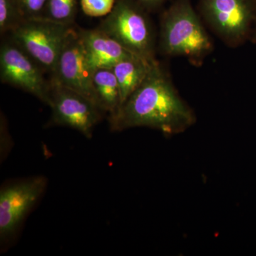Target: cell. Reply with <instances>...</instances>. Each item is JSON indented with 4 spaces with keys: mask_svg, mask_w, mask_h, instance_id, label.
Instances as JSON below:
<instances>
[{
    "mask_svg": "<svg viewBox=\"0 0 256 256\" xmlns=\"http://www.w3.org/2000/svg\"><path fill=\"white\" fill-rule=\"evenodd\" d=\"M196 120L194 112L181 98L158 62L117 112L109 117L112 131L146 127L166 136L185 132Z\"/></svg>",
    "mask_w": 256,
    "mask_h": 256,
    "instance_id": "cell-1",
    "label": "cell"
},
{
    "mask_svg": "<svg viewBox=\"0 0 256 256\" xmlns=\"http://www.w3.org/2000/svg\"><path fill=\"white\" fill-rule=\"evenodd\" d=\"M161 48L166 54L192 60L210 53L212 44L190 3L181 2L165 15L161 30Z\"/></svg>",
    "mask_w": 256,
    "mask_h": 256,
    "instance_id": "cell-2",
    "label": "cell"
},
{
    "mask_svg": "<svg viewBox=\"0 0 256 256\" xmlns=\"http://www.w3.org/2000/svg\"><path fill=\"white\" fill-rule=\"evenodd\" d=\"M72 25L45 18H26L12 31L13 41L38 64L52 74Z\"/></svg>",
    "mask_w": 256,
    "mask_h": 256,
    "instance_id": "cell-3",
    "label": "cell"
},
{
    "mask_svg": "<svg viewBox=\"0 0 256 256\" xmlns=\"http://www.w3.org/2000/svg\"><path fill=\"white\" fill-rule=\"evenodd\" d=\"M48 180L44 176L16 180L0 190L1 247L14 238L32 208L46 190Z\"/></svg>",
    "mask_w": 256,
    "mask_h": 256,
    "instance_id": "cell-4",
    "label": "cell"
},
{
    "mask_svg": "<svg viewBox=\"0 0 256 256\" xmlns=\"http://www.w3.org/2000/svg\"><path fill=\"white\" fill-rule=\"evenodd\" d=\"M52 117L48 126H66L82 133L88 139L102 120L104 112L94 101L73 89L50 80Z\"/></svg>",
    "mask_w": 256,
    "mask_h": 256,
    "instance_id": "cell-5",
    "label": "cell"
},
{
    "mask_svg": "<svg viewBox=\"0 0 256 256\" xmlns=\"http://www.w3.org/2000/svg\"><path fill=\"white\" fill-rule=\"evenodd\" d=\"M99 28L133 53L146 60H156L149 24L144 15L128 2L121 0L114 5Z\"/></svg>",
    "mask_w": 256,
    "mask_h": 256,
    "instance_id": "cell-6",
    "label": "cell"
},
{
    "mask_svg": "<svg viewBox=\"0 0 256 256\" xmlns=\"http://www.w3.org/2000/svg\"><path fill=\"white\" fill-rule=\"evenodd\" d=\"M94 72L80 30L72 26L66 37L52 79L86 96L100 107L92 85Z\"/></svg>",
    "mask_w": 256,
    "mask_h": 256,
    "instance_id": "cell-7",
    "label": "cell"
},
{
    "mask_svg": "<svg viewBox=\"0 0 256 256\" xmlns=\"http://www.w3.org/2000/svg\"><path fill=\"white\" fill-rule=\"evenodd\" d=\"M36 60L15 42H5L0 50V78L4 84L22 89L48 106L50 82L45 80Z\"/></svg>",
    "mask_w": 256,
    "mask_h": 256,
    "instance_id": "cell-8",
    "label": "cell"
},
{
    "mask_svg": "<svg viewBox=\"0 0 256 256\" xmlns=\"http://www.w3.org/2000/svg\"><path fill=\"white\" fill-rule=\"evenodd\" d=\"M207 20L220 36L233 43L242 38L250 20V11L245 0H204Z\"/></svg>",
    "mask_w": 256,
    "mask_h": 256,
    "instance_id": "cell-9",
    "label": "cell"
},
{
    "mask_svg": "<svg viewBox=\"0 0 256 256\" xmlns=\"http://www.w3.org/2000/svg\"><path fill=\"white\" fill-rule=\"evenodd\" d=\"M80 30L89 63L94 70L98 68H112L122 60L141 57L99 28Z\"/></svg>",
    "mask_w": 256,
    "mask_h": 256,
    "instance_id": "cell-10",
    "label": "cell"
},
{
    "mask_svg": "<svg viewBox=\"0 0 256 256\" xmlns=\"http://www.w3.org/2000/svg\"><path fill=\"white\" fill-rule=\"evenodd\" d=\"M156 62L138 56L114 66L112 70L118 82L121 105L142 84Z\"/></svg>",
    "mask_w": 256,
    "mask_h": 256,
    "instance_id": "cell-11",
    "label": "cell"
},
{
    "mask_svg": "<svg viewBox=\"0 0 256 256\" xmlns=\"http://www.w3.org/2000/svg\"><path fill=\"white\" fill-rule=\"evenodd\" d=\"M92 85L98 102L109 117L114 116L121 106L118 82L112 68L96 69L92 76Z\"/></svg>",
    "mask_w": 256,
    "mask_h": 256,
    "instance_id": "cell-12",
    "label": "cell"
},
{
    "mask_svg": "<svg viewBox=\"0 0 256 256\" xmlns=\"http://www.w3.org/2000/svg\"><path fill=\"white\" fill-rule=\"evenodd\" d=\"M76 0H47L45 14L42 18L52 21L73 24L76 14Z\"/></svg>",
    "mask_w": 256,
    "mask_h": 256,
    "instance_id": "cell-13",
    "label": "cell"
},
{
    "mask_svg": "<svg viewBox=\"0 0 256 256\" xmlns=\"http://www.w3.org/2000/svg\"><path fill=\"white\" fill-rule=\"evenodd\" d=\"M24 20L18 0H0V32H12Z\"/></svg>",
    "mask_w": 256,
    "mask_h": 256,
    "instance_id": "cell-14",
    "label": "cell"
},
{
    "mask_svg": "<svg viewBox=\"0 0 256 256\" xmlns=\"http://www.w3.org/2000/svg\"><path fill=\"white\" fill-rule=\"evenodd\" d=\"M114 0H80L84 12L88 16H102L110 14Z\"/></svg>",
    "mask_w": 256,
    "mask_h": 256,
    "instance_id": "cell-15",
    "label": "cell"
},
{
    "mask_svg": "<svg viewBox=\"0 0 256 256\" xmlns=\"http://www.w3.org/2000/svg\"><path fill=\"white\" fill-rule=\"evenodd\" d=\"M47 0H18V8L24 18H42Z\"/></svg>",
    "mask_w": 256,
    "mask_h": 256,
    "instance_id": "cell-16",
    "label": "cell"
},
{
    "mask_svg": "<svg viewBox=\"0 0 256 256\" xmlns=\"http://www.w3.org/2000/svg\"><path fill=\"white\" fill-rule=\"evenodd\" d=\"M140 1L142 2V3L146 4L154 5L158 4L162 0H140Z\"/></svg>",
    "mask_w": 256,
    "mask_h": 256,
    "instance_id": "cell-17",
    "label": "cell"
}]
</instances>
